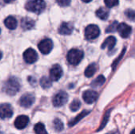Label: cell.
<instances>
[{"label":"cell","instance_id":"cell-1","mask_svg":"<svg viewBox=\"0 0 135 134\" xmlns=\"http://www.w3.org/2000/svg\"><path fill=\"white\" fill-rule=\"evenodd\" d=\"M20 87V82L17 78L11 77L6 81L3 87V90L9 96H14L19 92Z\"/></svg>","mask_w":135,"mask_h":134},{"label":"cell","instance_id":"cell-2","mask_svg":"<svg viewBox=\"0 0 135 134\" xmlns=\"http://www.w3.org/2000/svg\"><path fill=\"white\" fill-rule=\"evenodd\" d=\"M46 8V3L44 0H28L25 3V9L28 11L41 13Z\"/></svg>","mask_w":135,"mask_h":134},{"label":"cell","instance_id":"cell-3","mask_svg":"<svg viewBox=\"0 0 135 134\" xmlns=\"http://www.w3.org/2000/svg\"><path fill=\"white\" fill-rule=\"evenodd\" d=\"M84 58V53L78 49H72L67 54V61L73 66L78 65Z\"/></svg>","mask_w":135,"mask_h":134},{"label":"cell","instance_id":"cell-4","mask_svg":"<svg viewBox=\"0 0 135 134\" xmlns=\"http://www.w3.org/2000/svg\"><path fill=\"white\" fill-rule=\"evenodd\" d=\"M100 35V28L96 24H89L85 28V36L88 40H92L97 38Z\"/></svg>","mask_w":135,"mask_h":134},{"label":"cell","instance_id":"cell-5","mask_svg":"<svg viewBox=\"0 0 135 134\" xmlns=\"http://www.w3.org/2000/svg\"><path fill=\"white\" fill-rule=\"evenodd\" d=\"M68 101V95L66 92L64 91H60L53 98L52 100V103L54 107H59L63 106L66 102Z\"/></svg>","mask_w":135,"mask_h":134},{"label":"cell","instance_id":"cell-6","mask_svg":"<svg viewBox=\"0 0 135 134\" xmlns=\"http://www.w3.org/2000/svg\"><path fill=\"white\" fill-rule=\"evenodd\" d=\"M13 108L9 103H2L0 105V118L6 119L13 116Z\"/></svg>","mask_w":135,"mask_h":134},{"label":"cell","instance_id":"cell-7","mask_svg":"<svg viewBox=\"0 0 135 134\" xmlns=\"http://www.w3.org/2000/svg\"><path fill=\"white\" fill-rule=\"evenodd\" d=\"M52 47H53V43L50 39H43L42 41L40 42V43L38 45L39 50L44 54H49L51 52V51L52 50Z\"/></svg>","mask_w":135,"mask_h":134},{"label":"cell","instance_id":"cell-8","mask_svg":"<svg viewBox=\"0 0 135 134\" xmlns=\"http://www.w3.org/2000/svg\"><path fill=\"white\" fill-rule=\"evenodd\" d=\"M34 101H35L34 96L31 93H26L21 97L19 100V103L21 107L25 108H28L33 104Z\"/></svg>","mask_w":135,"mask_h":134},{"label":"cell","instance_id":"cell-9","mask_svg":"<svg viewBox=\"0 0 135 134\" xmlns=\"http://www.w3.org/2000/svg\"><path fill=\"white\" fill-rule=\"evenodd\" d=\"M23 57H24L25 61L27 63L32 64L36 62V60L38 58V54L35 50H33L32 48H28V50H26L25 51Z\"/></svg>","mask_w":135,"mask_h":134},{"label":"cell","instance_id":"cell-10","mask_svg":"<svg viewBox=\"0 0 135 134\" xmlns=\"http://www.w3.org/2000/svg\"><path fill=\"white\" fill-rule=\"evenodd\" d=\"M62 73H62V67L59 65L55 64L51 67L50 70V78L53 81H57L61 78V77L62 76Z\"/></svg>","mask_w":135,"mask_h":134},{"label":"cell","instance_id":"cell-11","mask_svg":"<svg viewBox=\"0 0 135 134\" xmlns=\"http://www.w3.org/2000/svg\"><path fill=\"white\" fill-rule=\"evenodd\" d=\"M83 100L88 104L93 103L98 98V93L93 90H87L83 93Z\"/></svg>","mask_w":135,"mask_h":134},{"label":"cell","instance_id":"cell-12","mask_svg":"<svg viewBox=\"0 0 135 134\" xmlns=\"http://www.w3.org/2000/svg\"><path fill=\"white\" fill-rule=\"evenodd\" d=\"M117 31L119 32V34L120 35L121 37L123 38H127L132 31V28L130 25L127 24L126 23H121L119 24H118L117 26Z\"/></svg>","mask_w":135,"mask_h":134},{"label":"cell","instance_id":"cell-13","mask_svg":"<svg viewBox=\"0 0 135 134\" xmlns=\"http://www.w3.org/2000/svg\"><path fill=\"white\" fill-rule=\"evenodd\" d=\"M29 122V118L26 115H21L18 116L15 122H14V126L17 130H23L25 129Z\"/></svg>","mask_w":135,"mask_h":134},{"label":"cell","instance_id":"cell-14","mask_svg":"<svg viewBox=\"0 0 135 134\" xmlns=\"http://www.w3.org/2000/svg\"><path fill=\"white\" fill-rule=\"evenodd\" d=\"M74 29L73 25L68 22H62L59 28V33L61 35H70Z\"/></svg>","mask_w":135,"mask_h":134},{"label":"cell","instance_id":"cell-15","mask_svg":"<svg viewBox=\"0 0 135 134\" xmlns=\"http://www.w3.org/2000/svg\"><path fill=\"white\" fill-rule=\"evenodd\" d=\"M21 25L24 30H30L34 28L35 21L29 17H23L21 20Z\"/></svg>","mask_w":135,"mask_h":134},{"label":"cell","instance_id":"cell-16","mask_svg":"<svg viewBox=\"0 0 135 134\" xmlns=\"http://www.w3.org/2000/svg\"><path fill=\"white\" fill-rule=\"evenodd\" d=\"M115 43H116V39H115V37H114V36H109V37H108V38L104 40V42L102 43L101 48L103 49V48L108 47V50L111 51V50L115 47Z\"/></svg>","mask_w":135,"mask_h":134},{"label":"cell","instance_id":"cell-17","mask_svg":"<svg viewBox=\"0 0 135 134\" xmlns=\"http://www.w3.org/2000/svg\"><path fill=\"white\" fill-rule=\"evenodd\" d=\"M4 24L6 25V27L9 29H15L17 28V21L16 20L15 17H13V16H9L8 17L6 18L5 21H4Z\"/></svg>","mask_w":135,"mask_h":134},{"label":"cell","instance_id":"cell-18","mask_svg":"<svg viewBox=\"0 0 135 134\" xmlns=\"http://www.w3.org/2000/svg\"><path fill=\"white\" fill-rule=\"evenodd\" d=\"M97 68H98V66H97V65L96 63H92V64H90V65L85 69V77H93V76L96 73V72H97Z\"/></svg>","mask_w":135,"mask_h":134},{"label":"cell","instance_id":"cell-19","mask_svg":"<svg viewBox=\"0 0 135 134\" xmlns=\"http://www.w3.org/2000/svg\"><path fill=\"white\" fill-rule=\"evenodd\" d=\"M89 113H90L89 111H83L79 115H78L76 118H74L72 121H70V122H69V126L71 127V126H75L78 122H80V121H81L83 118H85V116H87Z\"/></svg>","mask_w":135,"mask_h":134},{"label":"cell","instance_id":"cell-20","mask_svg":"<svg viewBox=\"0 0 135 134\" xmlns=\"http://www.w3.org/2000/svg\"><path fill=\"white\" fill-rule=\"evenodd\" d=\"M96 14L101 20H107L109 16V12L108 9H106L104 8H100L97 10Z\"/></svg>","mask_w":135,"mask_h":134},{"label":"cell","instance_id":"cell-21","mask_svg":"<svg viewBox=\"0 0 135 134\" xmlns=\"http://www.w3.org/2000/svg\"><path fill=\"white\" fill-rule=\"evenodd\" d=\"M104 82H105V77L103 75H100L92 82L91 85L93 88H98V87H100L101 85H103Z\"/></svg>","mask_w":135,"mask_h":134},{"label":"cell","instance_id":"cell-22","mask_svg":"<svg viewBox=\"0 0 135 134\" xmlns=\"http://www.w3.org/2000/svg\"><path fill=\"white\" fill-rule=\"evenodd\" d=\"M53 128H54V130L56 132L62 131L63 130V128H64L62 122L60 119H59V118H55L54 120V122H53Z\"/></svg>","mask_w":135,"mask_h":134},{"label":"cell","instance_id":"cell-23","mask_svg":"<svg viewBox=\"0 0 135 134\" xmlns=\"http://www.w3.org/2000/svg\"><path fill=\"white\" fill-rule=\"evenodd\" d=\"M34 131L36 134H48L45 130V126L43 123H37L34 126Z\"/></svg>","mask_w":135,"mask_h":134},{"label":"cell","instance_id":"cell-24","mask_svg":"<svg viewBox=\"0 0 135 134\" xmlns=\"http://www.w3.org/2000/svg\"><path fill=\"white\" fill-rule=\"evenodd\" d=\"M110 115H111V110H110V111H108L105 113V115H104V118H103V120H102V122H101V124H100V127H99V129H98L97 131H100L102 129H104V128L105 127L106 124L108 123V120H109Z\"/></svg>","mask_w":135,"mask_h":134},{"label":"cell","instance_id":"cell-25","mask_svg":"<svg viewBox=\"0 0 135 134\" xmlns=\"http://www.w3.org/2000/svg\"><path fill=\"white\" fill-rule=\"evenodd\" d=\"M40 85L43 88H49L51 86V81L47 77H43L40 79Z\"/></svg>","mask_w":135,"mask_h":134},{"label":"cell","instance_id":"cell-26","mask_svg":"<svg viewBox=\"0 0 135 134\" xmlns=\"http://www.w3.org/2000/svg\"><path fill=\"white\" fill-rule=\"evenodd\" d=\"M81 107V102L78 100H74L70 105V109L72 111H77Z\"/></svg>","mask_w":135,"mask_h":134},{"label":"cell","instance_id":"cell-27","mask_svg":"<svg viewBox=\"0 0 135 134\" xmlns=\"http://www.w3.org/2000/svg\"><path fill=\"white\" fill-rule=\"evenodd\" d=\"M118 24H118V22H117L116 21H113V22L106 28V32H107V33H109V32H115L116 29H117Z\"/></svg>","mask_w":135,"mask_h":134},{"label":"cell","instance_id":"cell-28","mask_svg":"<svg viewBox=\"0 0 135 134\" xmlns=\"http://www.w3.org/2000/svg\"><path fill=\"white\" fill-rule=\"evenodd\" d=\"M125 14L126 16L127 17V18H129L131 21H134V11L131 9H127L126 12H125Z\"/></svg>","mask_w":135,"mask_h":134},{"label":"cell","instance_id":"cell-29","mask_svg":"<svg viewBox=\"0 0 135 134\" xmlns=\"http://www.w3.org/2000/svg\"><path fill=\"white\" fill-rule=\"evenodd\" d=\"M104 2L108 7H113L119 4V0H104Z\"/></svg>","mask_w":135,"mask_h":134},{"label":"cell","instance_id":"cell-30","mask_svg":"<svg viewBox=\"0 0 135 134\" xmlns=\"http://www.w3.org/2000/svg\"><path fill=\"white\" fill-rule=\"evenodd\" d=\"M56 2L60 6H67L70 4L71 0H56Z\"/></svg>","mask_w":135,"mask_h":134},{"label":"cell","instance_id":"cell-31","mask_svg":"<svg viewBox=\"0 0 135 134\" xmlns=\"http://www.w3.org/2000/svg\"><path fill=\"white\" fill-rule=\"evenodd\" d=\"M28 81L30 82V84H31L32 85H36V79L33 78L32 77H28Z\"/></svg>","mask_w":135,"mask_h":134},{"label":"cell","instance_id":"cell-32","mask_svg":"<svg viewBox=\"0 0 135 134\" xmlns=\"http://www.w3.org/2000/svg\"><path fill=\"white\" fill-rule=\"evenodd\" d=\"M13 1H15V0H4V2L6 3H10V2H13Z\"/></svg>","mask_w":135,"mask_h":134},{"label":"cell","instance_id":"cell-33","mask_svg":"<svg viewBox=\"0 0 135 134\" xmlns=\"http://www.w3.org/2000/svg\"><path fill=\"white\" fill-rule=\"evenodd\" d=\"M83 2H91L92 0H82Z\"/></svg>","mask_w":135,"mask_h":134},{"label":"cell","instance_id":"cell-34","mask_svg":"<svg viewBox=\"0 0 135 134\" xmlns=\"http://www.w3.org/2000/svg\"><path fill=\"white\" fill-rule=\"evenodd\" d=\"M108 134H119V132H114V133H108Z\"/></svg>","mask_w":135,"mask_h":134},{"label":"cell","instance_id":"cell-35","mask_svg":"<svg viewBox=\"0 0 135 134\" xmlns=\"http://www.w3.org/2000/svg\"><path fill=\"white\" fill-rule=\"evenodd\" d=\"M2 53L0 51V60H1V58H2Z\"/></svg>","mask_w":135,"mask_h":134},{"label":"cell","instance_id":"cell-36","mask_svg":"<svg viewBox=\"0 0 135 134\" xmlns=\"http://www.w3.org/2000/svg\"><path fill=\"white\" fill-rule=\"evenodd\" d=\"M131 134H134V130H133L131 131Z\"/></svg>","mask_w":135,"mask_h":134},{"label":"cell","instance_id":"cell-37","mask_svg":"<svg viewBox=\"0 0 135 134\" xmlns=\"http://www.w3.org/2000/svg\"><path fill=\"white\" fill-rule=\"evenodd\" d=\"M0 33H1V29H0Z\"/></svg>","mask_w":135,"mask_h":134}]
</instances>
